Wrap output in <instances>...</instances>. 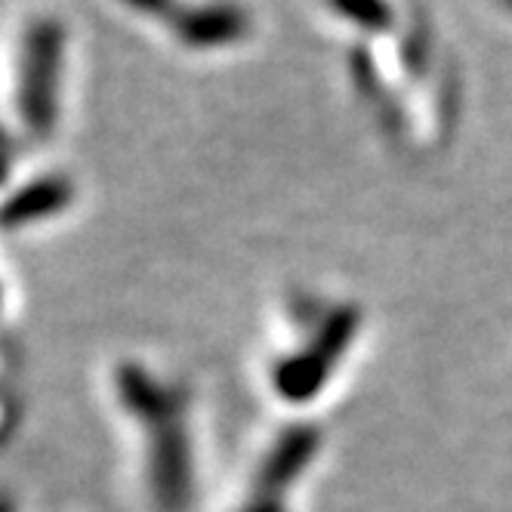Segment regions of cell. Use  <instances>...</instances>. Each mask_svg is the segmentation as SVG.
I'll use <instances>...</instances> for the list:
<instances>
[{"label": "cell", "instance_id": "1", "mask_svg": "<svg viewBox=\"0 0 512 512\" xmlns=\"http://www.w3.org/2000/svg\"><path fill=\"white\" fill-rule=\"evenodd\" d=\"M65 38L59 16H34L19 38L16 112L22 127L38 139L50 136L59 121Z\"/></svg>", "mask_w": 512, "mask_h": 512}, {"label": "cell", "instance_id": "4", "mask_svg": "<svg viewBox=\"0 0 512 512\" xmlns=\"http://www.w3.org/2000/svg\"><path fill=\"white\" fill-rule=\"evenodd\" d=\"M327 7H331L343 22H349L361 31L380 34V31L392 28L389 0H327Z\"/></svg>", "mask_w": 512, "mask_h": 512}, {"label": "cell", "instance_id": "6", "mask_svg": "<svg viewBox=\"0 0 512 512\" xmlns=\"http://www.w3.org/2000/svg\"><path fill=\"white\" fill-rule=\"evenodd\" d=\"M506 4H509V7H512V0H506Z\"/></svg>", "mask_w": 512, "mask_h": 512}, {"label": "cell", "instance_id": "2", "mask_svg": "<svg viewBox=\"0 0 512 512\" xmlns=\"http://www.w3.org/2000/svg\"><path fill=\"white\" fill-rule=\"evenodd\" d=\"M167 25L186 50L207 53L241 44L250 34V13L235 0H198V4H179Z\"/></svg>", "mask_w": 512, "mask_h": 512}, {"label": "cell", "instance_id": "3", "mask_svg": "<svg viewBox=\"0 0 512 512\" xmlns=\"http://www.w3.org/2000/svg\"><path fill=\"white\" fill-rule=\"evenodd\" d=\"M71 198H75V186L68 182V176H62V173L34 176L31 182H22L19 192L10 195L4 219L10 229L19 223H38V219L62 213Z\"/></svg>", "mask_w": 512, "mask_h": 512}, {"label": "cell", "instance_id": "5", "mask_svg": "<svg viewBox=\"0 0 512 512\" xmlns=\"http://www.w3.org/2000/svg\"><path fill=\"white\" fill-rule=\"evenodd\" d=\"M121 7H127L130 13L136 16H145V19H158V22H170L173 13L179 10L182 0H118Z\"/></svg>", "mask_w": 512, "mask_h": 512}]
</instances>
